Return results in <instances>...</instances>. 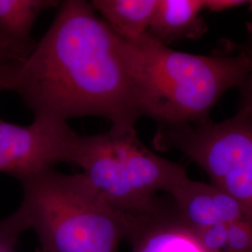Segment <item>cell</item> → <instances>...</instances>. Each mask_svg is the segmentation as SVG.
<instances>
[{"instance_id":"cell-1","label":"cell","mask_w":252,"mask_h":252,"mask_svg":"<svg viewBox=\"0 0 252 252\" xmlns=\"http://www.w3.org/2000/svg\"><path fill=\"white\" fill-rule=\"evenodd\" d=\"M9 91L35 119L102 117L111 129L135 132L143 118L129 42L84 0L60 2L44 36L15 66Z\"/></svg>"},{"instance_id":"cell-2","label":"cell","mask_w":252,"mask_h":252,"mask_svg":"<svg viewBox=\"0 0 252 252\" xmlns=\"http://www.w3.org/2000/svg\"><path fill=\"white\" fill-rule=\"evenodd\" d=\"M131 48L143 117L158 126L209 120L227 91L236 88L249 68L246 56L227 47L211 55L173 50L149 35L127 40Z\"/></svg>"},{"instance_id":"cell-3","label":"cell","mask_w":252,"mask_h":252,"mask_svg":"<svg viewBox=\"0 0 252 252\" xmlns=\"http://www.w3.org/2000/svg\"><path fill=\"white\" fill-rule=\"evenodd\" d=\"M23 200L14 212L38 239L36 252H119L131 216L112 207L80 174L54 168L19 180Z\"/></svg>"},{"instance_id":"cell-4","label":"cell","mask_w":252,"mask_h":252,"mask_svg":"<svg viewBox=\"0 0 252 252\" xmlns=\"http://www.w3.org/2000/svg\"><path fill=\"white\" fill-rule=\"evenodd\" d=\"M67 162L112 207L137 213L152 207L160 191L170 195L188 179L186 169L146 147L135 132L109 129L98 135L73 133Z\"/></svg>"},{"instance_id":"cell-5","label":"cell","mask_w":252,"mask_h":252,"mask_svg":"<svg viewBox=\"0 0 252 252\" xmlns=\"http://www.w3.org/2000/svg\"><path fill=\"white\" fill-rule=\"evenodd\" d=\"M153 145L183 153L252 218V111L239 108L220 123L158 126Z\"/></svg>"},{"instance_id":"cell-6","label":"cell","mask_w":252,"mask_h":252,"mask_svg":"<svg viewBox=\"0 0 252 252\" xmlns=\"http://www.w3.org/2000/svg\"><path fill=\"white\" fill-rule=\"evenodd\" d=\"M73 133L66 123L45 119L28 126L0 120V173L20 180L67 162Z\"/></svg>"},{"instance_id":"cell-7","label":"cell","mask_w":252,"mask_h":252,"mask_svg":"<svg viewBox=\"0 0 252 252\" xmlns=\"http://www.w3.org/2000/svg\"><path fill=\"white\" fill-rule=\"evenodd\" d=\"M130 215L131 252H216L184 221L170 196L159 197L152 207Z\"/></svg>"},{"instance_id":"cell-8","label":"cell","mask_w":252,"mask_h":252,"mask_svg":"<svg viewBox=\"0 0 252 252\" xmlns=\"http://www.w3.org/2000/svg\"><path fill=\"white\" fill-rule=\"evenodd\" d=\"M168 196L174 201L180 217L194 230L252 220L236 200L212 183L188 178Z\"/></svg>"},{"instance_id":"cell-9","label":"cell","mask_w":252,"mask_h":252,"mask_svg":"<svg viewBox=\"0 0 252 252\" xmlns=\"http://www.w3.org/2000/svg\"><path fill=\"white\" fill-rule=\"evenodd\" d=\"M206 0H158L147 35L163 45L200 39L208 30L201 16Z\"/></svg>"},{"instance_id":"cell-10","label":"cell","mask_w":252,"mask_h":252,"mask_svg":"<svg viewBox=\"0 0 252 252\" xmlns=\"http://www.w3.org/2000/svg\"><path fill=\"white\" fill-rule=\"evenodd\" d=\"M158 0H93L91 4L108 27L126 40L148 33Z\"/></svg>"},{"instance_id":"cell-11","label":"cell","mask_w":252,"mask_h":252,"mask_svg":"<svg viewBox=\"0 0 252 252\" xmlns=\"http://www.w3.org/2000/svg\"><path fill=\"white\" fill-rule=\"evenodd\" d=\"M59 5L57 0H0V36L20 44H35L31 32L36 19Z\"/></svg>"},{"instance_id":"cell-12","label":"cell","mask_w":252,"mask_h":252,"mask_svg":"<svg viewBox=\"0 0 252 252\" xmlns=\"http://www.w3.org/2000/svg\"><path fill=\"white\" fill-rule=\"evenodd\" d=\"M194 231L214 252H252V220Z\"/></svg>"},{"instance_id":"cell-13","label":"cell","mask_w":252,"mask_h":252,"mask_svg":"<svg viewBox=\"0 0 252 252\" xmlns=\"http://www.w3.org/2000/svg\"><path fill=\"white\" fill-rule=\"evenodd\" d=\"M227 47L233 51L241 53L248 59V72L237 89L240 94L239 108L252 111V23L247 24L246 36L242 43L235 44L232 41H228Z\"/></svg>"},{"instance_id":"cell-14","label":"cell","mask_w":252,"mask_h":252,"mask_svg":"<svg viewBox=\"0 0 252 252\" xmlns=\"http://www.w3.org/2000/svg\"><path fill=\"white\" fill-rule=\"evenodd\" d=\"M24 232L25 229L14 212L0 220V252H16L19 237Z\"/></svg>"},{"instance_id":"cell-15","label":"cell","mask_w":252,"mask_h":252,"mask_svg":"<svg viewBox=\"0 0 252 252\" xmlns=\"http://www.w3.org/2000/svg\"><path fill=\"white\" fill-rule=\"evenodd\" d=\"M36 45H26L13 42L0 36V64L23 63Z\"/></svg>"},{"instance_id":"cell-16","label":"cell","mask_w":252,"mask_h":252,"mask_svg":"<svg viewBox=\"0 0 252 252\" xmlns=\"http://www.w3.org/2000/svg\"><path fill=\"white\" fill-rule=\"evenodd\" d=\"M250 1L244 0H206L205 9L211 12H221L244 5H249Z\"/></svg>"},{"instance_id":"cell-17","label":"cell","mask_w":252,"mask_h":252,"mask_svg":"<svg viewBox=\"0 0 252 252\" xmlns=\"http://www.w3.org/2000/svg\"><path fill=\"white\" fill-rule=\"evenodd\" d=\"M20 63H2L0 64V93L9 90L10 80L15 66Z\"/></svg>"},{"instance_id":"cell-18","label":"cell","mask_w":252,"mask_h":252,"mask_svg":"<svg viewBox=\"0 0 252 252\" xmlns=\"http://www.w3.org/2000/svg\"><path fill=\"white\" fill-rule=\"evenodd\" d=\"M249 6H250V9H251V11H252V1H250Z\"/></svg>"}]
</instances>
